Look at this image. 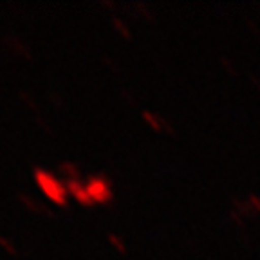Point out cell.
<instances>
[{
	"label": "cell",
	"mask_w": 260,
	"mask_h": 260,
	"mask_svg": "<svg viewBox=\"0 0 260 260\" xmlns=\"http://www.w3.org/2000/svg\"><path fill=\"white\" fill-rule=\"evenodd\" d=\"M32 174H35V181H37L38 188L44 191V195L49 201H53L54 204L61 208H67V195L69 193L65 190V184L58 181L56 175L38 167L32 168Z\"/></svg>",
	"instance_id": "6da1fadb"
},
{
	"label": "cell",
	"mask_w": 260,
	"mask_h": 260,
	"mask_svg": "<svg viewBox=\"0 0 260 260\" xmlns=\"http://www.w3.org/2000/svg\"><path fill=\"white\" fill-rule=\"evenodd\" d=\"M87 191L90 193L94 203L107 204L112 199V190H110V183L107 181L105 175H92L87 181Z\"/></svg>",
	"instance_id": "7a4b0ae2"
},
{
	"label": "cell",
	"mask_w": 260,
	"mask_h": 260,
	"mask_svg": "<svg viewBox=\"0 0 260 260\" xmlns=\"http://www.w3.org/2000/svg\"><path fill=\"white\" fill-rule=\"evenodd\" d=\"M63 184L67 193L73 195L74 199H76V203H80L81 206H92L94 204L92 197L87 191V186H83V183H81L80 179H65Z\"/></svg>",
	"instance_id": "3957f363"
},
{
	"label": "cell",
	"mask_w": 260,
	"mask_h": 260,
	"mask_svg": "<svg viewBox=\"0 0 260 260\" xmlns=\"http://www.w3.org/2000/svg\"><path fill=\"white\" fill-rule=\"evenodd\" d=\"M2 42H4L6 47H9L13 53H16L18 56L24 58V60H32V53L31 49H29V45L24 44L18 37H15V35H4Z\"/></svg>",
	"instance_id": "277c9868"
},
{
	"label": "cell",
	"mask_w": 260,
	"mask_h": 260,
	"mask_svg": "<svg viewBox=\"0 0 260 260\" xmlns=\"http://www.w3.org/2000/svg\"><path fill=\"white\" fill-rule=\"evenodd\" d=\"M58 172L63 174L67 179H80V175H81L78 165L73 161H61L60 165H58Z\"/></svg>",
	"instance_id": "5b68a950"
},
{
	"label": "cell",
	"mask_w": 260,
	"mask_h": 260,
	"mask_svg": "<svg viewBox=\"0 0 260 260\" xmlns=\"http://www.w3.org/2000/svg\"><path fill=\"white\" fill-rule=\"evenodd\" d=\"M16 199H18V203H22V206L27 208V210L32 211V213H38V210H40V203L32 201L27 193H24V191H18V193H16Z\"/></svg>",
	"instance_id": "8992f818"
},
{
	"label": "cell",
	"mask_w": 260,
	"mask_h": 260,
	"mask_svg": "<svg viewBox=\"0 0 260 260\" xmlns=\"http://www.w3.org/2000/svg\"><path fill=\"white\" fill-rule=\"evenodd\" d=\"M112 24H114V27L118 29V32L121 35L123 38H126V40H130L132 38V35H130V31L126 29V25H125V22L119 18V16H112Z\"/></svg>",
	"instance_id": "52a82bcc"
},
{
	"label": "cell",
	"mask_w": 260,
	"mask_h": 260,
	"mask_svg": "<svg viewBox=\"0 0 260 260\" xmlns=\"http://www.w3.org/2000/svg\"><path fill=\"white\" fill-rule=\"evenodd\" d=\"M18 94H20V98L24 100L25 105H27L35 114H38V107H37V103H35V98H32L31 94H27V90H24V89L18 90Z\"/></svg>",
	"instance_id": "ba28073f"
},
{
	"label": "cell",
	"mask_w": 260,
	"mask_h": 260,
	"mask_svg": "<svg viewBox=\"0 0 260 260\" xmlns=\"http://www.w3.org/2000/svg\"><path fill=\"white\" fill-rule=\"evenodd\" d=\"M0 248L4 249V251L8 253V255H11V256H16V255H18V251H16V248H15V246H13L11 242H9L8 239H6L4 235H0Z\"/></svg>",
	"instance_id": "9c48e42d"
},
{
	"label": "cell",
	"mask_w": 260,
	"mask_h": 260,
	"mask_svg": "<svg viewBox=\"0 0 260 260\" xmlns=\"http://www.w3.org/2000/svg\"><path fill=\"white\" fill-rule=\"evenodd\" d=\"M109 242L112 244L114 248L118 249L119 253H125L126 251V248H125V244H123V240L119 239L118 235H114V233H109Z\"/></svg>",
	"instance_id": "30bf717a"
},
{
	"label": "cell",
	"mask_w": 260,
	"mask_h": 260,
	"mask_svg": "<svg viewBox=\"0 0 260 260\" xmlns=\"http://www.w3.org/2000/svg\"><path fill=\"white\" fill-rule=\"evenodd\" d=\"M35 121H37V125L40 126L42 130H44L45 134H49V136H53L54 132H53V128H51V125H49L47 121H45L44 118H42L40 114H35Z\"/></svg>",
	"instance_id": "8fae6325"
},
{
	"label": "cell",
	"mask_w": 260,
	"mask_h": 260,
	"mask_svg": "<svg viewBox=\"0 0 260 260\" xmlns=\"http://www.w3.org/2000/svg\"><path fill=\"white\" fill-rule=\"evenodd\" d=\"M47 98H49V102L53 103L54 107H58V109H61V110L65 109V105H63V100H61V98L58 96V94H54V92H49V94H47Z\"/></svg>",
	"instance_id": "7c38bea8"
},
{
	"label": "cell",
	"mask_w": 260,
	"mask_h": 260,
	"mask_svg": "<svg viewBox=\"0 0 260 260\" xmlns=\"http://www.w3.org/2000/svg\"><path fill=\"white\" fill-rule=\"evenodd\" d=\"M38 213H40V215L49 217V219H54V211L51 210V208L45 206V204H42V203H40V210H38Z\"/></svg>",
	"instance_id": "4fadbf2b"
},
{
	"label": "cell",
	"mask_w": 260,
	"mask_h": 260,
	"mask_svg": "<svg viewBox=\"0 0 260 260\" xmlns=\"http://www.w3.org/2000/svg\"><path fill=\"white\" fill-rule=\"evenodd\" d=\"M102 6H105V8H114V2H109V0H102L100 2Z\"/></svg>",
	"instance_id": "5bb4252c"
}]
</instances>
